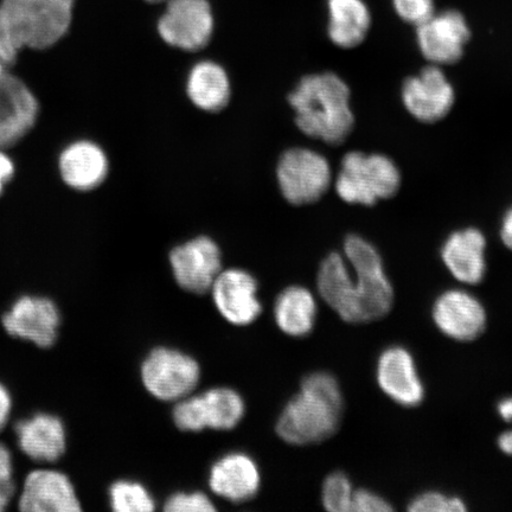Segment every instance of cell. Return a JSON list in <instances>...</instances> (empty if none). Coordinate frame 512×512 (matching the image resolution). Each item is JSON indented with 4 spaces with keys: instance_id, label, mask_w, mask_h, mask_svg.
Here are the masks:
<instances>
[{
    "instance_id": "484cf974",
    "label": "cell",
    "mask_w": 512,
    "mask_h": 512,
    "mask_svg": "<svg viewBox=\"0 0 512 512\" xmlns=\"http://www.w3.org/2000/svg\"><path fill=\"white\" fill-rule=\"evenodd\" d=\"M351 278L348 261L341 254L331 253L320 265L317 277L320 297L342 319L348 310Z\"/></svg>"
},
{
    "instance_id": "e575fe53",
    "label": "cell",
    "mask_w": 512,
    "mask_h": 512,
    "mask_svg": "<svg viewBox=\"0 0 512 512\" xmlns=\"http://www.w3.org/2000/svg\"><path fill=\"white\" fill-rule=\"evenodd\" d=\"M12 408V399L9 390L0 383V431L8 424Z\"/></svg>"
},
{
    "instance_id": "ba28073f",
    "label": "cell",
    "mask_w": 512,
    "mask_h": 512,
    "mask_svg": "<svg viewBox=\"0 0 512 512\" xmlns=\"http://www.w3.org/2000/svg\"><path fill=\"white\" fill-rule=\"evenodd\" d=\"M200 379V364L176 349H153L143 362L144 386L158 400L171 402L187 398Z\"/></svg>"
},
{
    "instance_id": "ac0fdd59",
    "label": "cell",
    "mask_w": 512,
    "mask_h": 512,
    "mask_svg": "<svg viewBox=\"0 0 512 512\" xmlns=\"http://www.w3.org/2000/svg\"><path fill=\"white\" fill-rule=\"evenodd\" d=\"M19 510L24 512H79L81 504L70 479L56 470L40 469L24 480Z\"/></svg>"
},
{
    "instance_id": "5b68a950",
    "label": "cell",
    "mask_w": 512,
    "mask_h": 512,
    "mask_svg": "<svg viewBox=\"0 0 512 512\" xmlns=\"http://www.w3.org/2000/svg\"><path fill=\"white\" fill-rule=\"evenodd\" d=\"M401 172L394 160L380 153L352 151L344 156L336 177L339 198L349 204L371 207L398 194Z\"/></svg>"
},
{
    "instance_id": "ffe728a7",
    "label": "cell",
    "mask_w": 512,
    "mask_h": 512,
    "mask_svg": "<svg viewBox=\"0 0 512 512\" xmlns=\"http://www.w3.org/2000/svg\"><path fill=\"white\" fill-rule=\"evenodd\" d=\"M258 465L248 454L228 453L211 467L210 489L229 502L242 503L252 499L260 489Z\"/></svg>"
},
{
    "instance_id": "cb8c5ba5",
    "label": "cell",
    "mask_w": 512,
    "mask_h": 512,
    "mask_svg": "<svg viewBox=\"0 0 512 512\" xmlns=\"http://www.w3.org/2000/svg\"><path fill=\"white\" fill-rule=\"evenodd\" d=\"M317 303L313 294L303 286H291L275 300V323L284 334L304 337L315 328Z\"/></svg>"
},
{
    "instance_id": "9a60e30c",
    "label": "cell",
    "mask_w": 512,
    "mask_h": 512,
    "mask_svg": "<svg viewBox=\"0 0 512 512\" xmlns=\"http://www.w3.org/2000/svg\"><path fill=\"white\" fill-rule=\"evenodd\" d=\"M216 309L230 324H252L261 315L258 283L252 274L232 268L221 271L210 288Z\"/></svg>"
},
{
    "instance_id": "4316f807",
    "label": "cell",
    "mask_w": 512,
    "mask_h": 512,
    "mask_svg": "<svg viewBox=\"0 0 512 512\" xmlns=\"http://www.w3.org/2000/svg\"><path fill=\"white\" fill-rule=\"evenodd\" d=\"M110 504L117 512H150L156 501L145 486L132 480H119L110 489Z\"/></svg>"
},
{
    "instance_id": "8992f818",
    "label": "cell",
    "mask_w": 512,
    "mask_h": 512,
    "mask_svg": "<svg viewBox=\"0 0 512 512\" xmlns=\"http://www.w3.org/2000/svg\"><path fill=\"white\" fill-rule=\"evenodd\" d=\"M246 406L242 396L230 388H213L206 393L177 401L174 422L183 432L229 431L240 424Z\"/></svg>"
},
{
    "instance_id": "d6986e66",
    "label": "cell",
    "mask_w": 512,
    "mask_h": 512,
    "mask_svg": "<svg viewBox=\"0 0 512 512\" xmlns=\"http://www.w3.org/2000/svg\"><path fill=\"white\" fill-rule=\"evenodd\" d=\"M18 446L24 454L40 463H54L67 448V433L59 416L37 413L15 425Z\"/></svg>"
},
{
    "instance_id": "83f0119b",
    "label": "cell",
    "mask_w": 512,
    "mask_h": 512,
    "mask_svg": "<svg viewBox=\"0 0 512 512\" xmlns=\"http://www.w3.org/2000/svg\"><path fill=\"white\" fill-rule=\"evenodd\" d=\"M354 490L350 479L342 472L331 473L323 484L324 508L331 512H351Z\"/></svg>"
},
{
    "instance_id": "4dcf8cb0",
    "label": "cell",
    "mask_w": 512,
    "mask_h": 512,
    "mask_svg": "<svg viewBox=\"0 0 512 512\" xmlns=\"http://www.w3.org/2000/svg\"><path fill=\"white\" fill-rule=\"evenodd\" d=\"M393 8L403 22L418 27L435 12V0H392Z\"/></svg>"
},
{
    "instance_id": "d4e9b609",
    "label": "cell",
    "mask_w": 512,
    "mask_h": 512,
    "mask_svg": "<svg viewBox=\"0 0 512 512\" xmlns=\"http://www.w3.org/2000/svg\"><path fill=\"white\" fill-rule=\"evenodd\" d=\"M187 93L192 104L202 111L223 110L230 99V82L226 70L213 61L195 64L188 76Z\"/></svg>"
},
{
    "instance_id": "7402d4cb",
    "label": "cell",
    "mask_w": 512,
    "mask_h": 512,
    "mask_svg": "<svg viewBox=\"0 0 512 512\" xmlns=\"http://www.w3.org/2000/svg\"><path fill=\"white\" fill-rule=\"evenodd\" d=\"M59 172L63 183L70 189L91 191L104 183L108 174V159L98 144L78 140L62 150Z\"/></svg>"
},
{
    "instance_id": "7c38bea8",
    "label": "cell",
    "mask_w": 512,
    "mask_h": 512,
    "mask_svg": "<svg viewBox=\"0 0 512 512\" xmlns=\"http://www.w3.org/2000/svg\"><path fill=\"white\" fill-rule=\"evenodd\" d=\"M61 315L53 300L46 297L18 298L3 316V326L12 337L40 348H50L59 336Z\"/></svg>"
},
{
    "instance_id": "4fadbf2b",
    "label": "cell",
    "mask_w": 512,
    "mask_h": 512,
    "mask_svg": "<svg viewBox=\"0 0 512 512\" xmlns=\"http://www.w3.org/2000/svg\"><path fill=\"white\" fill-rule=\"evenodd\" d=\"M172 272L183 290L203 294L210 291L221 272L222 256L219 246L207 236L177 246L170 254Z\"/></svg>"
},
{
    "instance_id": "f35d334b",
    "label": "cell",
    "mask_w": 512,
    "mask_h": 512,
    "mask_svg": "<svg viewBox=\"0 0 512 512\" xmlns=\"http://www.w3.org/2000/svg\"><path fill=\"white\" fill-rule=\"evenodd\" d=\"M8 72V67H6L2 61H0V80H2L4 78V75Z\"/></svg>"
},
{
    "instance_id": "ab89813d",
    "label": "cell",
    "mask_w": 512,
    "mask_h": 512,
    "mask_svg": "<svg viewBox=\"0 0 512 512\" xmlns=\"http://www.w3.org/2000/svg\"><path fill=\"white\" fill-rule=\"evenodd\" d=\"M147 2H150V3H158V2H162V0H147Z\"/></svg>"
},
{
    "instance_id": "3957f363",
    "label": "cell",
    "mask_w": 512,
    "mask_h": 512,
    "mask_svg": "<svg viewBox=\"0 0 512 512\" xmlns=\"http://www.w3.org/2000/svg\"><path fill=\"white\" fill-rule=\"evenodd\" d=\"M344 255L355 274L344 322L364 324L387 316L394 304V290L380 253L362 236L349 235L344 241Z\"/></svg>"
},
{
    "instance_id": "603a6c76",
    "label": "cell",
    "mask_w": 512,
    "mask_h": 512,
    "mask_svg": "<svg viewBox=\"0 0 512 512\" xmlns=\"http://www.w3.org/2000/svg\"><path fill=\"white\" fill-rule=\"evenodd\" d=\"M330 41L338 48L354 49L366 40L371 14L364 0H328Z\"/></svg>"
},
{
    "instance_id": "5bb4252c",
    "label": "cell",
    "mask_w": 512,
    "mask_h": 512,
    "mask_svg": "<svg viewBox=\"0 0 512 512\" xmlns=\"http://www.w3.org/2000/svg\"><path fill=\"white\" fill-rule=\"evenodd\" d=\"M40 102L18 76L6 73L0 80V149L16 145L35 127Z\"/></svg>"
},
{
    "instance_id": "9c48e42d",
    "label": "cell",
    "mask_w": 512,
    "mask_h": 512,
    "mask_svg": "<svg viewBox=\"0 0 512 512\" xmlns=\"http://www.w3.org/2000/svg\"><path fill=\"white\" fill-rule=\"evenodd\" d=\"M157 29L162 40L171 47L201 50L213 36V9L208 0H168Z\"/></svg>"
},
{
    "instance_id": "2e32d148",
    "label": "cell",
    "mask_w": 512,
    "mask_h": 512,
    "mask_svg": "<svg viewBox=\"0 0 512 512\" xmlns=\"http://www.w3.org/2000/svg\"><path fill=\"white\" fill-rule=\"evenodd\" d=\"M432 316L444 335L459 342L475 341L486 326L482 303L463 290L446 291L435 300Z\"/></svg>"
},
{
    "instance_id": "74e56055",
    "label": "cell",
    "mask_w": 512,
    "mask_h": 512,
    "mask_svg": "<svg viewBox=\"0 0 512 512\" xmlns=\"http://www.w3.org/2000/svg\"><path fill=\"white\" fill-rule=\"evenodd\" d=\"M498 447L501 448V451L505 454L512 456V431L505 432L498 438Z\"/></svg>"
},
{
    "instance_id": "e0dca14e",
    "label": "cell",
    "mask_w": 512,
    "mask_h": 512,
    "mask_svg": "<svg viewBox=\"0 0 512 512\" xmlns=\"http://www.w3.org/2000/svg\"><path fill=\"white\" fill-rule=\"evenodd\" d=\"M376 380L384 394L403 407L419 406L425 399L414 358L407 349L390 347L377 361Z\"/></svg>"
},
{
    "instance_id": "7a4b0ae2",
    "label": "cell",
    "mask_w": 512,
    "mask_h": 512,
    "mask_svg": "<svg viewBox=\"0 0 512 512\" xmlns=\"http://www.w3.org/2000/svg\"><path fill=\"white\" fill-rule=\"evenodd\" d=\"M343 408L342 390L335 377L324 371L312 373L280 414L277 433L291 445L322 443L338 430Z\"/></svg>"
},
{
    "instance_id": "44dd1931",
    "label": "cell",
    "mask_w": 512,
    "mask_h": 512,
    "mask_svg": "<svg viewBox=\"0 0 512 512\" xmlns=\"http://www.w3.org/2000/svg\"><path fill=\"white\" fill-rule=\"evenodd\" d=\"M486 239L480 230L466 228L448 236L441 248V259L460 283L477 285L486 273Z\"/></svg>"
},
{
    "instance_id": "30bf717a",
    "label": "cell",
    "mask_w": 512,
    "mask_h": 512,
    "mask_svg": "<svg viewBox=\"0 0 512 512\" xmlns=\"http://www.w3.org/2000/svg\"><path fill=\"white\" fill-rule=\"evenodd\" d=\"M470 38L469 24L457 10L434 12L416 27V41L422 56L439 67L462 60Z\"/></svg>"
},
{
    "instance_id": "f546056e",
    "label": "cell",
    "mask_w": 512,
    "mask_h": 512,
    "mask_svg": "<svg viewBox=\"0 0 512 512\" xmlns=\"http://www.w3.org/2000/svg\"><path fill=\"white\" fill-rule=\"evenodd\" d=\"M164 510L168 512H213L216 508L203 492H177L165 502Z\"/></svg>"
},
{
    "instance_id": "d6a6232c",
    "label": "cell",
    "mask_w": 512,
    "mask_h": 512,
    "mask_svg": "<svg viewBox=\"0 0 512 512\" xmlns=\"http://www.w3.org/2000/svg\"><path fill=\"white\" fill-rule=\"evenodd\" d=\"M352 512H388L393 511L392 505L386 499L370 490L354 491L351 504Z\"/></svg>"
},
{
    "instance_id": "f1b7e54d",
    "label": "cell",
    "mask_w": 512,
    "mask_h": 512,
    "mask_svg": "<svg viewBox=\"0 0 512 512\" xmlns=\"http://www.w3.org/2000/svg\"><path fill=\"white\" fill-rule=\"evenodd\" d=\"M412 512H464L466 504L458 497H447L441 492L427 491L416 496L408 507Z\"/></svg>"
},
{
    "instance_id": "277c9868",
    "label": "cell",
    "mask_w": 512,
    "mask_h": 512,
    "mask_svg": "<svg viewBox=\"0 0 512 512\" xmlns=\"http://www.w3.org/2000/svg\"><path fill=\"white\" fill-rule=\"evenodd\" d=\"M74 0H0V25L19 48L47 50L68 34Z\"/></svg>"
},
{
    "instance_id": "8d00e7d4",
    "label": "cell",
    "mask_w": 512,
    "mask_h": 512,
    "mask_svg": "<svg viewBox=\"0 0 512 512\" xmlns=\"http://www.w3.org/2000/svg\"><path fill=\"white\" fill-rule=\"evenodd\" d=\"M497 411L505 421H512V398L504 399L498 403Z\"/></svg>"
},
{
    "instance_id": "1f68e13d",
    "label": "cell",
    "mask_w": 512,
    "mask_h": 512,
    "mask_svg": "<svg viewBox=\"0 0 512 512\" xmlns=\"http://www.w3.org/2000/svg\"><path fill=\"white\" fill-rule=\"evenodd\" d=\"M14 465L8 447L0 443V512L6 510L16 492L14 482Z\"/></svg>"
},
{
    "instance_id": "836d02e7",
    "label": "cell",
    "mask_w": 512,
    "mask_h": 512,
    "mask_svg": "<svg viewBox=\"0 0 512 512\" xmlns=\"http://www.w3.org/2000/svg\"><path fill=\"white\" fill-rule=\"evenodd\" d=\"M16 174V166L14 160L0 149V196H2L6 185H8Z\"/></svg>"
},
{
    "instance_id": "6da1fadb",
    "label": "cell",
    "mask_w": 512,
    "mask_h": 512,
    "mask_svg": "<svg viewBox=\"0 0 512 512\" xmlns=\"http://www.w3.org/2000/svg\"><path fill=\"white\" fill-rule=\"evenodd\" d=\"M350 99L349 86L334 73L305 76L288 96L299 130L329 145H341L354 130Z\"/></svg>"
},
{
    "instance_id": "d590c367",
    "label": "cell",
    "mask_w": 512,
    "mask_h": 512,
    "mask_svg": "<svg viewBox=\"0 0 512 512\" xmlns=\"http://www.w3.org/2000/svg\"><path fill=\"white\" fill-rule=\"evenodd\" d=\"M501 239L505 245L512 251V207L505 213L501 226Z\"/></svg>"
},
{
    "instance_id": "52a82bcc",
    "label": "cell",
    "mask_w": 512,
    "mask_h": 512,
    "mask_svg": "<svg viewBox=\"0 0 512 512\" xmlns=\"http://www.w3.org/2000/svg\"><path fill=\"white\" fill-rule=\"evenodd\" d=\"M281 194L293 206H306L320 200L329 190L332 171L320 153L296 147L281 156L277 169Z\"/></svg>"
},
{
    "instance_id": "8fae6325",
    "label": "cell",
    "mask_w": 512,
    "mask_h": 512,
    "mask_svg": "<svg viewBox=\"0 0 512 512\" xmlns=\"http://www.w3.org/2000/svg\"><path fill=\"white\" fill-rule=\"evenodd\" d=\"M401 99L414 119L424 124H435L451 112L456 92L443 69L431 64L403 83Z\"/></svg>"
}]
</instances>
